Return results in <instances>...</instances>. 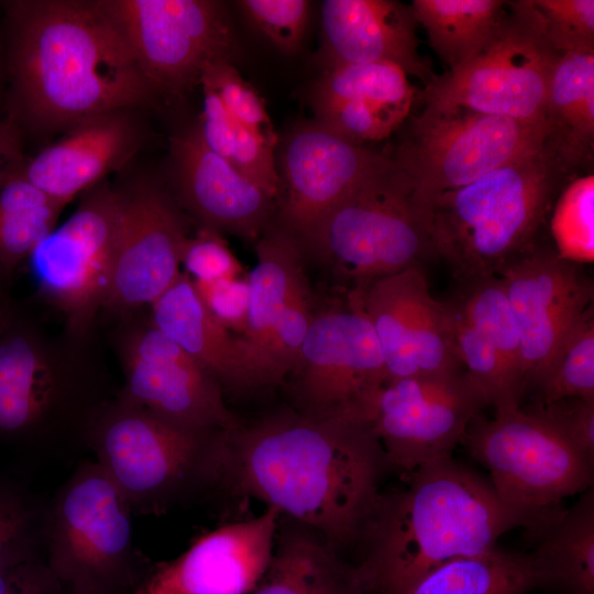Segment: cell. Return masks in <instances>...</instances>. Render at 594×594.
I'll list each match as a JSON object with an SVG mask.
<instances>
[{
	"instance_id": "1",
	"label": "cell",
	"mask_w": 594,
	"mask_h": 594,
	"mask_svg": "<svg viewBox=\"0 0 594 594\" xmlns=\"http://www.w3.org/2000/svg\"><path fill=\"white\" fill-rule=\"evenodd\" d=\"M388 468L366 422L302 413L219 433L211 484L264 502L334 547L358 542Z\"/></svg>"
},
{
	"instance_id": "2",
	"label": "cell",
	"mask_w": 594,
	"mask_h": 594,
	"mask_svg": "<svg viewBox=\"0 0 594 594\" xmlns=\"http://www.w3.org/2000/svg\"><path fill=\"white\" fill-rule=\"evenodd\" d=\"M11 122L65 131L96 114L147 105L156 94L97 0L6 3Z\"/></svg>"
},
{
	"instance_id": "3",
	"label": "cell",
	"mask_w": 594,
	"mask_h": 594,
	"mask_svg": "<svg viewBox=\"0 0 594 594\" xmlns=\"http://www.w3.org/2000/svg\"><path fill=\"white\" fill-rule=\"evenodd\" d=\"M381 493L359 541L365 546L355 574L362 594H405L441 564L496 546L522 518L497 497L491 482L451 457Z\"/></svg>"
},
{
	"instance_id": "4",
	"label": "cell",
	"mask_w": 594,
	"mask_h": 594,
	"mask_svg": "<svg viewBox=\"0 0 594 594\" xmlns=\"http://www.w3.org/2000/svg\"><path fill=\"white\" fill-rule=\"evenodd\" d=\"M91 339L53 336L13 316L0 332V435L47 462L88 450V436L118 389L90 352Z\"/></svg>"
},
{
	"instance_id": "5",
	"label": "cell",
	"mask_w": 594,
	"mask_h": 594,
	"mask_svg": "<svg viewBox=\"0 0 594 594\" xmlns=\"http://www.w3.org/2000/svg\"><path fill=\"white\" fill-rule=\"evenodd\" d=\"M574 176L550 148L438 196L429 207L435 253L463 284L496 275L532 243Z\"/></svg>"
},
{
	"instance_id": "6",
	"label": "cell",
	"mask_w": 594,
	"mask_h": 594,
	"mask_svg": "<svg viewBox=\"0 0 594 594\" xmlns=\"http://www.w3.org/2000/svg\"><path fill=\"white\" fill-rule=\"evenodd\" d=\"M361 298L375 280L436 255L429 211L385 153L301 241Z\"/></svg>"
},
{
	"instance_id": "7",
	"label": "cell",
	"mask_w": 594,
	"mask_h": 594,
	"mask_svg": "<svg viewBox=\"0 0 594 594\" xmlns=\"http://www.w3.org/2000/svg\"><path fill=\"white\" fill-rule=\"evenodd\" d=\"M490 472L499 501L541 535L565 510L562 501L592 487L593 462L531 408L477 416L461 442Z\"/></svg>"
},
{
	"instance_id": "8",
	"label": "cell",
	"mask_w": 594,
	"mask_h": 594,
	"mask_svg": "<svg viewBox=\"0 0 594 594\" xmlns=\"http://www.w3.org/2000/svg\"><path fill=\"white\" fill-rule=\"evenodd\" d=\"M398 129L385 153L429 211L441 194L527 157L544 145L546 122L529 123L449 103L425 100Z\"/></svg>"
},
{
	"instance_id": "9",
	"label": "cell",
	"mask_w": 594,
	"mask_h": 594,
	"mask_svg": "<svg viewBox=\"0 0 594 594\" xmlns=\"http://www.w3.org/2000/svg\"><path fill=\"white\" fill-rule=\"evenodd\" d=\"M132 515L103 469L80 461L48 499L46 564L69 588L122 594L139 575Z\"/></svg>"
},
{
	"instance_id": "10",
	"label": "cell",
	"mask_w": 594,
	"mask_h": 594,
	"mask_svg": "<svg viewBox=\"0 0 594 594\" xmlns=\"http://www.w3.org/2000/svg\"><path fill=\"white\" fill-rule=\"evenodd\" d=\"M174 427L117 396L97 416L88 450L134 514H157L210 484L212 442Z\"/></svg>"
},
{
	"instance_id": "11",
	"label": "cell",
	"mask_w": 594,
	"mask_h": 594,
	"mask_svg": "<svg viewBox=\"0 0 594 594\" xmlns=\"http://www.w3.org/2000/svg\"><path fill=\"white\" fill-rule=\"evenodd\" d=\"M559 56L547 42L530 0L508 1L491 43L460 68L437 75L419 97L518 121L546 122Z\"/></svg>"
},
{
	"instance_id": "12",
	"label": "cell",
	"mask_w": 594,
	"mask_h": 594,
	"mask_svg": "<svg viewBox=\"0 0 594 594\" xmlns=\"http://www.w3.org/2000/svg\"><path fill=\"white\" fill-rule=\"evenodd\" d=\"M26 260L40 295L63 316L65 331L91 339L112 279L121 217L120 188L101 182Z\"/></svg>"
},
{
	"instance_id": "13",
	"label": "cell",
	"mask_w": 594,
	"mask_h": 594,
	"mask_svg": "<svg viewBox=\"0 0 594 594\" xmlns=\"http://www.w3.org/2000/svg\"><path fill=\"white\" fill-rule=\"evenodd\" d=\"M116 23L155 92L182 96L204 65L231 62L235 37L218 1L97 0Z\"/></svg>"
},
{
	"instance_id": "14",
	"label": "cell",
	"mask_w": 594,
	"mask_h": 594,
	"mask_svg": "<svg viewBox=\"0 0 594 594\" xmlns=\"http://www.w3.org/2000/svg\"><path fill=\"white\" fill-rule=\"evenodd\" d=\"M292 373L300 413L367 424L387 373L360 299L314 316Z\"/></svg>"
},
{
	"instance_id": "15",
	"label": "cell",
	"mask_w": 594,
	"mask_h": 594,
	"mask_svg": "<svg viewBox=\"0 0 594 594\" xmlns=\"http://www.w3.org/2000/svg\"><path fill=\"white\" fill-rule=\"evenodd\" d=\"M118 397L179 429L213 436L239 426L217 378L150 321H132L118 340Z\"/></svg>"
},
{
	"instance_id": "16",
	"label": "cell",
	"mask_w": 594,
	"mask_h": 594,
	"mask_svg": "<svg viewBox=\"0 0 594 594\" xmlns=\"http://www.w3.org/2000/svg\"><path fill=\"white\" fill-rule=\"evenodd\" d=\"M490 406L464 371L385 383L367 424L388 466L407 477L420 466L451 457L472 421Z\"/></svg>"
},
{
	"instance_id": "17",
	"label": "cell",
	"mask_w": 594,
	"mask_h": 594,
	"mask_svg": "<svg viewBox=\"0 0 594 594\" xmlns=\"http://www.w3.org/2000/svg\"><path fill=\"white\" fill-rule=\"evenodd\" d=\"M521 343V398L544 383L584 311L593 285L580 264L532 243L498 268Z\"/></svg>"
},
{
	"instance_id": "18",
	"label": "cell",
	"mask_w": 594,
	"mask_h": 594,
	"mask_svg": "<svg viewBox=\"0 0 594 594\" xmlns=\"http://www.w3.org/2000/svg\"><path fill=\"white\" fill-rule=\"evenodd\" d=\"M119 188L121 217L103 311L127 316L150 306L176 280L189 235L180 207L161 182L141 177Z\"/></svg>"
},
{
	"instance_id": "19",
	"label": "cell",
	"mask_w": 594,
	"mask_h": 594,
	"mask_svg": "<svg viewBox=\"0 0 594 594\" xmlns=\"http://www.w3.org/2000/svg\"><path fill=\"white\" fill-rule=\"evenodd\" d=\"M360 301L381 346L387 382L463 371L449 305L431 296L420 266L375 280Z\"/></svg>"
},
{
	"instance_id": "20",
	"label": "cell",
	"mask_w": 594,
	"mask_h": 594,
	"mask_svg": "<svg viewBox=\"0 0 594 594\" xmlns=\"http://www.w3.org/2000/svg\"><path fill=\"white\" fill-rule=\"evenodd\" d=\"M381 157L382 153L350 142L317 121L295 129L282 151L280 228L301 243Z\"/></svg>"
},
{
	"instance_id": "21",
	"label": "cell",
	"mask_w": 594,
	"mask_h": 594,
	"mask_svg": "<svg viewBox=\"0 0 594 594\" xmlns=\"http://www.w3.org/2000/svg\"><path fill=\"white\" fill-rule=\"evenodd\" d=\"M175 200L201 224L255 240L266 230L276 198L210 151L197 125L170 139Z\"/></svg>"
},
{
	"instance_id": "22",
	"label": "cell",
	"mask_w": 594,
	"mask_h": 594,
	"mask_svg": "<svg viewBox=\"0 0 594 594\" xmlns=\"http://www.w3.org/2000/svg\"><path fill=\"white\" fill-rule=\"evenodd\" d=\"M280 514L224 525L199 538L142 586L152 594H249L270 568Z\"/></svg>"
},
{
	"instance_id": "23",
	"label": "cell",
	"mask_w": 594,
	"mask_h": 594,
	"mask_svg": "<svg viewBox=\"0 0 594 594\" xmlns=\"http://www.w3.org/2000/svg\"><path fill=\"white\" fill-rule=\"evenodd\" d=\"M418 23L410 4L396 0H326L321 4L323 72L348 65L387 63L425 85L437 75L419 53Z\"/></svg>"
},
{
	"instance_id": "24",
	"label": "cell",
	"mask_w": 594,
	"mask_h": 594,
	"mask_svg": "<svg viewBox=\"0 0 594 594\" xmlns=\"http://www.w3.org/2000/svg\"><path fill=\"white\" fill-rule=\"evenodd\" d=\"M143 139L135 110L96 114L72 125L57 141L26 157L20 175L66 206L125 166Z\"/></svg>"
},
{
	"instance_id": "25",
	"label": "cell",
	"mask_w": 594,
	"mask_h": 594,
	"mask_svg": "<svg viewBox=\"0 0 594 594\" xmlns=\"http://www.w3.org/2000/svg\"><path fill=\"white\" fill-rule=\"evenodd\" d=\"M416 96L403 69L374 63L323 72L314 86L311 103L318 123L364 145L396 132L410 116Z\"/></svg>"
},
{
	"instance_id": "26",
	"label": "cell",
	"mask_w": 594,
	"mask_h": 594,
	"mask_svg": "<svg viewBox=\"0 0 594 594\" xmlns=\"http://www.w3.org/2000/svg\"><path fill=\"white\" fill-rule=\"evenodd\" d=\"M150 307L151 323L204 365L220 385L252 388L238 338L213 318L185 272Z\"/></svg>"
},
{
	"instance_id": "27",
	"label": "cell",
	"mask_w": 594,
	"mask_h": 594,
	"mask_svg": "<svg viewBox=\"0 0 594 594\" xmlns=\"http://www.w3.org/2000/svg\"><path fill=\"white\" fill-rule=\"evenodd\" d=\"M302 248L278 227L267 230L255 246L256 264L248 276L250 301L245 329L238 338L252 388L265 386L264 363L271 333L302 272Z\"/></svg>"
},
{
	"instance_id": "28",
	"label": "cell",
	"mask_w": 594,
	"mask_h": 594,
	"mask_svg": "<svg viewBox=\"0 0 594 594\" xmlns=\"http://www.w3.org/2000/svg\"><path fill=\"white\" fill-rule=\"evenodd\" d=\"M546 146L576 176L593 164L594 52L559 56L544 110Z\"/></svg>"
},
{
	"instance_id": "29",
	"label": "cell",
	"mask_w": 594,
	"mask_h": 594,
	"mask_svg": "<svg viewBox=\"0 0 594 594\" xmlns=\"http://www.w3.org/2000/svg\"><path fill=\"white\" fill-rule=\"evenodd\" d=\"M538 587L594 594V492L581 498L541 535L529 553Z\"/></svg>"
},
{
	"instance_id": "30",
	"label": "cell",
	"mask_w": 594,
	"mask_h": 594,
	"mask_svg": "<svg viewBox=\"0 0 594 594\" xmlns=\"http://www.w3.org/2000/svg\"><path fill=\"white\" fill-rule=\"evenodd\" d=\"M336 550L307 528L284 535L252 594H362L355 568Z\"/></svg>"
},
{
	"instance_id": "31",
	"label": "cell",
	"mask_w": 594,
	"mask_h": 594,
	"mask_svg": "<svg viewBox=\"0 0 594 594\" xmlns=\"http://www.w3.org/2000/svg\"><path fill=\"white\" fill-rule=\"evenodd\" d=\"M418 25L438 57L453 72L480 54L506 15L504 0H414Z\"/></svg>"
},
{
	"instance_id": "32",
	"label": "cell",
	"mask_w": 594,
	"mask_h": 594,
	"mask_svg": "<svg viewBox=\"0 0 594 594\" xmlns=\"http://www.w3.org/2000/svg\"><path fill=\"white\" fill-rule=\"evenodd\" d=\"M535 587L538 579L529 553L495 546L441 564L405 594H526Z\"/></svg>"
},
{
	"instance_id": "33",
	"label": "cell",
	"mask_w": 594,
	"mask_h": 594,
	"mask_svg": "<svg viewBox=\"0 0 594 594\" xmlns=\"http://www.w3.org/2000/svg\"><path fill=\"white\" fill-rule=\"evenodd\" d=\"M65 205L20 174L0 190V275L6 279L56 227Z\"/></svg>"
},
{
	"instance_id": "34",
	"label": "cell",
	"mask_w": 594,
	"mask_h": 594,
	"mask_svg": "<svg viewBox=\"0 0 594 594\" xmlns=\"http://www.w3.org/2000/svg\"><path fill=\"white\" fill-rule=\"evenodd\" d=\"M453 301L497 351L521 396L520 336L501 278L492 275L463 283Z\"/></svg>"
},
{
	"instance_id": "35",
	"label": "cell",
	"mask_w": 594,
	"mask_h": 594,
	"mask_svg": "<svg viewBox=\"0 0 594 594\" xmlns=\"http://www.w3.org/2000/svg\"><path fill=\"white\" fill-rule=\"evenodd\" d=\"M448 305L455 351L463 371L495 409L520 405L519 385L497 351L453 300Z\"/></svg>"
},
{
	"instance_id": "36",
	"label": "cell",
	"mask_w": 594,
	"mask_h": 594,
	"mask_svg": "<svg viewBox=\"0 0 594 594\" xmlns=\"http://www.w3.org/2000/svg\"><path fill=\"white\" fill-rule=\"evenodd\" d=\"M551 231L556 252L566 261L581 264L594 258V176L571 178L553 205Z\"/></svg>"
},
{
	"instance_id": "37",
	"label": "cell",
	"mask_w": 594,
	"mask_h": 594,
	"mask_svg": "<svg viewBox=\"0 0 594 594\" xmlns=\"http://www.w3.org/2000/svg\"><path fill=\"white\" fill-rule=\"evenodd\" d=\"M48 501L0 487V571L44 558Z\"/></svg>"
},
{
	"instance_id": "38",
	"label": "cell",
	"mask_w": 594,
	"mask_h": 594,
	"mask_svg": "<svg viewBox=\"0 0 594 594\" xmlns=\"http://www.w3.org/2000/svg\"><path fill=\"white\" fill-rule=\"evenodd\" d=\"M537 393V404L570 397L594 400L593 305L573 327L556 365Z\"/></svg>"
},
{
	"instance_id": "39",
	"label": "cell",
	"mask_w": 594,
	"mask_h": 594,
	"mask_svg": "<svg viewBox=\"0 0 594 594\" xmlns=\"http://www.w3.org/2000/svg\"><path fill=\"white\" fill-rule=\"evenodd\" d=\"M199 84L218 94L238 123L276 146L278 139L263 98L240 75L232 62L216 59L206 63L200 73Z\"/></svg>"
},
{
	"instance_id": "40",
	"label": "cell",
	"mask_w": 594,
	"mask_h": 594,
	"mask_svg": "<svg viewBox=\"0 0 594 594\" xmlns=\"http://www.w3.org/2000/svg\"><path fill=\"white\" fill-rule=\"evenodd\" d=\"M314 316L310 292L304 276L271 333L264 363L265 386L282 382L294 371Z\"/></svg>"
},
{
	"instance_id": "41",
	"label": "cell",
	"mask_w": 594,
	"mask_h": 594,
	"mask_svg": "<svg viewBox=\"0 0 594 594\" xmlns=\"http://www.w3.org/2000/svg\"><path fill=\"white\" fill-rule=\"evenodd\" d=\"M551 48L559 55L594 52L593 0H530Z\"/></svg>"
},
{
	"instance_id": "42",
	"label": "cell",
	"mask_w": 594,
	"mask_h": 594,
	"mask_svg": "<svg viewBox=\"0 0 594 594\" xmlns=\"http://www.w3.org/2000/svg\"><path fill=\"white\" fill-rule=\"evenodd\" d=\"M248 21L279 51L295 53L305 36L310 2L306 0H242Z\"/></svg>"
},
{
	"instance_id": "43",
	"label": "cell",
	"mask_w": 594,
	"mask_h": 594,
	"mask_svg": "<svg viewBox=\"0 0 594 594\" xmlns=\"http://www.w3.org/2000/svg\"><path fill=\"white\" fill-rule=\"evenodd\" d=\"M180 265L196 282H212L238 277L242 266L226 240L217 231L207 228L185 241Z\"/></svg>"
},
{
	"instance_id": "44",
	"label": "cell",
	"mask_w": 594,
	"mask_h": 594,
	"mask_svg": "<svg viewBox=\"0 0 594 594\" xmlns=\"http://www.w3.org/2000/svg\"><path fill=\"white\" fill-rule=\"evenodd\" d=\"M529 408L594 463V400L570 397Z\"/></svg>"
},
{
	"instance_id": "45",
	"label": "cell",
	"mask_w": 594,
	"mask_h": 594,
	"mask_svg": "<svg viewBox=\"0 0 594 594\" xmlns=\"http://www.w3.org/2000/svg\"><path fill=\"white\" fill-rule=\"evenodd\" d=\"M193 283L202 302L220 324L228 330L244 331L250 301L248 277Z\"/></svg>"
},
{
	"instance_id": "46",
	"label": "cell",
	"mask_w": 594,
	"mask_h": 594,
	"mask_svg": "<svg viewBox=\"0 0 594 594\" xmlns=\"http://www.w3.org/2000/svg\"><path fill=\"white\" fill-rule=\"evenodd\" d=\"M25 160L20 129L10 120L0 121V190L21 173Z\"/></svg>"
},
{
	"instance_id": "47",
	"label": "cell",
	"mask_w": 594,
	"mask_h": 594,
	"mask_svg": "<svg viewBox=\"0 0 594 594\" xmlns=\"http://www.w3.org/2000/svg\"><path fill=\"white\" fill-rule=\"evenodd\" d=\"M11 594H68L65 585L44 558L35 561L22 583Z\"/></svg>"
},
{
	"instance_id": "48",
	"label": "cell",
	"mask_w": 594,
	"mask_h": 594,
	"mask_svg": "<svg viewBox=\"0 0 594 594\" xmlns=\"http://www.w3.org/2000/svg\"><path fill=\"white\" fill-rule=\"evenodd\" d=\"M40 559L23 562L0 571V594H11L22 583L33 563Z\"/></svg>"
},
{
	"instance_id": "49",
	"label": "cell",
	"mask_w": 594,
	"mask_h": 594,
	"mask_svg": "<svg viewBox=\"0 0 594 594\" xmlns=\"http://www.w3.org/2000/svg\"><path fill=\"white\" fill-rule=\"evenodd\" d=\"M4 279L6 278L0 275V332L7 327L14 316L9 302V298L4 292Z\"/></svg>"
},
{
	"instance_id": "50",
	"label": "cell",
	"mask_w": 594,
	"mask_h": 594,
	"mask_svg": "<svg viewBox=\"0 0 594 594\" xmlns=\"http://www.w3.org/2000/svg\"><path fill=\"white\" fill-rule=\"evenodd\" d=\"M68 594H95V593H89V592H84V591H79V590L68 588Z\"/></svg>"
},
{
	"instance_id": "51",
	"label": "cell",
	"mask_w": 594,
	"mask_h": 594,
	"mask_svg": "<svg viewBox=\"0 0 594 594\" xmlns=\"http://www.w3.org/2000/svg\"><path fill=\"white\" fill-rule=\"evenodd\" d=\"M138 594H152V593H150L146 590H144L143 587H141L140 591L138 592Z\"/></svg>"
}]
</instances>
